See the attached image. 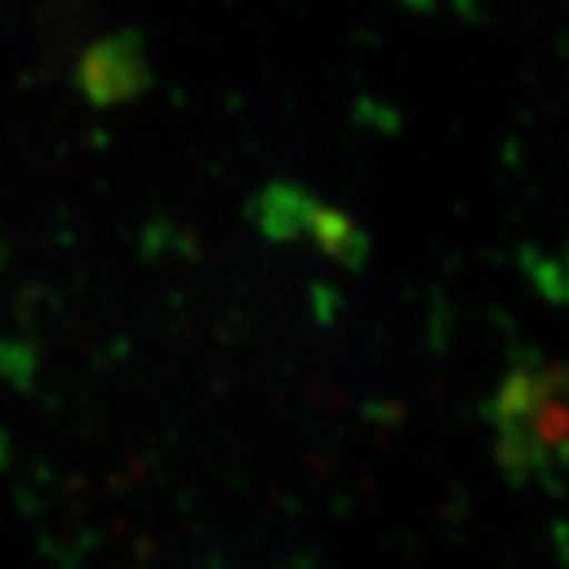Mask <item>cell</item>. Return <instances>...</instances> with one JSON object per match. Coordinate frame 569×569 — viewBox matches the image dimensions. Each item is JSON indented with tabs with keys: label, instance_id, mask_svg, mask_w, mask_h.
<instances>
[]
</instances>
